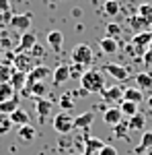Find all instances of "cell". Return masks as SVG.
Returning a JSON list of instances; mask_svg holds the SVG:
<instances>
[{
  "label": "cell",
  "mask_w": 152,
  "mask_h": 155,
  "mask_svg": "<svg viewBox=\"0 0 152 155\" xmlns=\"http://www.w3.org/2000/svg\"><path fill=\"white\" fill-rule=\"evenodd\" d=\"M74 91H70V93H66V95L60 97V107H62V112H68V110H72L74 107Z\"/></svg>",
  "instance_id": "cell-28"
},
{
  "label": "cell",
  "mask_w": 152,
  "mask_h": 155,
  "mask_svg": "<svg viewBox=\"0 0 152 155\" xmlns=\"http://www.w3.org/2000/svg\"><path fill=\"white\" fill-rule=\"evenodd\" d=\"M47 91V87L43 81H39V83H33V87H31V97H43Z\"/></svg>",
  "instance_id": "cell-33"
},
{
  "label": "cell",
  "mask_w": 152,
  "mask_h": 155,
  "mask_svg": "<svg viewBox=\"0 0 152 155\" xmlns=\"http://www.w3.org/2000/svg\"><path fill=\"white\" fill-rule=\"evenodd\" d=\"M54 85H62V83H66L68 79H70V66L68 64H60L58 68L54 71Z\"/></svg>",
  "instance_id": "cell-15"
},
{
  "label": "cell",
  "mask_w": 152,
  "mask_h": 155,
  "mask_svg": "<svg viewBox=\"0 0 152 155\" xmlns=\"http://www.w3.org/2000/svg\"><path fill=\"white\" fill-rule=\"evenodd\" d=\"M123 99L126 101H134V104L140 106L142 101H144V93H142L138 87H129V89H123Z\"/></svg>",
  "instance_id": "cell-19"
},
{
  "label": "cell",
  "mask_w": 152,
  "mask_h": 155,
  "mask_svg": "<svg viewBox=\"0 0 152 155\" xmlns=\"http://www.w3.org/2000/svg\"><path fill=\"white\" fill-rule=\"evenodd\" d=\"M12 64H14V71H21V72H31L35 66H39L37 64V58L31 52H17Z\"/></svg>",
  "instance_id": "cell-3"
},
{
  "label": "cell",
  "mask_w": 152,
  "mask_h": 155,
  "mask_svg": "<svg viewBox=\"0 0 152 155\" xmlns=\"http://www.w3.org/2000/svg\"><path fill=\"white\" fill-rule=\"evenodd\" d=\"M21 107V99L14 95L11 99H6V101H0V114H6V116H11L14 110H19Z\"/></svg>",
  "instance_id": "cell-17"
},
{
  "label": "cell",
  "mask_w": 152,
  "mask_h": 155,
  "mask_svg": "<svg viewBox=\"0 0 152 155\" xmlns=\"http://www.w3.org/2000/svg\"><path fill=\"white\" fill-rule=\"evenodd\" d=\"M19 139L23 141V143H33V139H35V130H33V126L31 124H25V126H19Z\"/></svg>",
  "instance_id": "cell-22"
},
{
  "label": "cell",
  "mask_w": 152,
  "mask_h": 155,
  "mask_svg": "<svg viewBox=\"0 0 152 155\" xmlns=\"http://www.w3.org/2000/svg\"><path fill=\"white\" fill-rule=\"evenodd\" d=\"M99 155H117V149H115V147H111V145H105V147L99 151Z\"/></svg>",
  "instance_id": "cell-36"
},
{
  "label": "cell",
  "mask_w": 152,
  "mask_h": 155,
  "mask_svg": "<svg viewBox=\"0 0 152 155\" xmlns=\"http://www.w3.org/2000/svg\"><path fill=\"white\" fill-rule=\"evenodd\" d=\"M148 50H152V41H150V46H148Z\"/></svg>",
  "instance_id": "cell-42"
},
{
  "label": "cell",
  "mask_w": 152,
  "mask_h": 155,
  "mask_svg": "<svg viewBox=\"0 0 152 155\" xmlns=\"http://www.w3.org/2000/svg\"><path fill=\"white\" fill-rule=\"evenodd\" d=\"M152 41V31H140V33H136V35L132 37V41H129L128 46V52L129 54H146L148 52V46H150Z\"/></svg>",
  "instance_id": "cell-2"
},
{
  "label": "cell",
  "mask_w": 152,
  "mask_h": 155,
  "mask_svg": "<svg viewBox=\"0 0 152 155\" xmlns=\"http://www.w3.org/2000/svg\"><path fill=\"white\" fill-rule=\"evenodd\" d=\"M12 122H11V116H6V114H0V137L2 134H6V132L11 130Z\"/></svg>",
  "instance_id": "cell-34"
},
{
  "label": "cell",
  "mask_w": 152,
  "mask_h": 155,
  "mask_svg": "<svg viewBox=\"0 0 152 155\" xmlns=\"http://www.w3.org/2000/svg\"><path fill=\"white\" fill-rule=\"evenodd\" d=\"M128 126H129V130L132 132H136V130H142L144 126H146V118H144V114H136V116H132L128 122Z\"/></svg>",
  "instance_id": "cell-24"
},
{
  "label": "cell",
  "mask_w": 152,
  "mask_h": 155,
  "mask_svg": "<svg viewBox=\"0 0 152 155\" xmlns=\"http://www.w3.org/2000/svg\"><path fill=\"white\" fill-rule=\"evenodd\" d=\"M101 97L105 104H115V101H121L123 99V89L117 87V85H111V87H105L101 91Z\"/></svg>",
  "instance_id": "cell-8"
},
{
  "label": "cell",
  "mask_w": 152,
  "mask_h": 155,
  "mask_svg": "<svg viewBox=\"0 0 152 155\" xmlns=\"http://www.w3.org/2000/svg\"><path fill=\"white\" fill-rule=\"evenodd\" d=\"M14 95H17V91L12 89L11 83H0V101H6V99H11Z\"/></svg>",
  "instance_id": "cell-29"
},
{
  "label": "cell",
  "mask_w": 152,
  "mask_h": 155,
  "mask_svg": "<svg viewBox=\"0 0 152 155\" xmlns=\"http://www.w3.org/2000/svg\"><path fill=\"white\" fill-rule=\"evenodd\" d=\"M54 130L60 134H68L70 130H74V118L70 112H60L54 116Z\"/></svg>",
  "instance_id": "cell-5"
},
{
  "label": "cell",
  "mask_w": 152,
  "mask_h": 155,
  "mask_svg": "<svg viewBox=\"0 0 152 155\" xmlns=\"http://www.w3.org/2000/svg\"><path fill=\"white\" fill-rule=\"evenodd\" d=\"M119 110H121V114H123V116L132 118V116H136V114H138V104L121 99V104H119Z\"/></svg>",
  "instance_id": "cell-25"
},
{
  "label": "cell",
  "mask_w": 152,
  "mask_h": 155,
  "mask_svg": "<svg viewBox=\"0 0 152 155\" xmlns=\"http://www.w3.org/2000/svg\"><path fill=\"white\" fill-rule=\"evenodd\" d=\"M138 17H142L144 21H148L152 27V4H148V2H144L140 8H138Z\"/></svg>",
  "instance_id": "cell-30"
},
{
  "label": "cell",
  "mask_w": 152,
  "mask_h": 155,
  "mask_svg": "<svg viewBox=\"0 0 152 155\" xmlns=\"http://www.w3.org/2000/svg\"><path fill=\"white\" fill-rule=\"evenodd\" d=\"M11 122L14 126H25V124H29L31 120H29V114L25 112L23 107H19V110H14L11 114Z\"/></svg>",
  "instance_id": "cell-21"
},
{
  "label": "cell",
  "mask_w": 152,
  "mask_h": 155,
  "mask_svg": "<svg viewBox=\"0 0 152 155\" xmlns=\"http://www.w3.org/2000/svg\"><path fill=\"white\" fill-rule=\"evenodd\" d=\"M103 147H105V143H103L101 139L86 137V139H84V153H82V155H95V153H99Z\"/></svg>",
  "instance_id": "cell-11"
},
{
  "label": "cell",
  "mask_w": 152,
  "mask_h": 155,
  "mask_svg": "<svg viewBox=\"0 0 152 155\" xmlns=\"http://www.w3.org/2000/svg\"><path fill=\"white\" fill-rule=\"evenodd\" d=\"M33 46H37V35L33 31H25V33H21L19 48H14V54H17V52H29Z\"/></svg>",
  "instance_id": "cell-9"
},
{
  "label": "cell",
  "mask_w": 152,
  "mask_h": 155,
  "mask_svg": "<svg viewBox=\"0 0 152 155\" xmlns=\"http://www.w3.org/2000/svg\"><path fill=\"white\" fill-rule=\"evenodd\" d=\"M148 107L152 110V95H148Z\"/></svg>",
  "instance_id": "cell-40"
},
{
  "label": "cell",
  "mask_w": 152,
  "mask_h": 155,
  "mask_svg": "<svg viewBox=\"0 0 152 155\" xmlns=\"http://www.w3.org/2000/svg\"><path fill=\"white\" fill-rule=\"evenodd\" d=\"M142 62H144V64H146L148 68H152V50H148V52H146V54L142 56Z\"/></svg>",
  "instance_id": "cell-37"
},
{
  "label": "cell",
  "mask_w": 152,
  "mask_h": 155,
  "mask_svg": "<svg viewBox=\"0 0 152 155\" xmlns=\"http://www.w3.org/2000/svg\"><path fill=\"white\" fill-rule=\"evenodd\" d=\"M103 71L107 72V74H111L113 79H117V81H128L129 79V68H126V66H121V64H113V62H107L105 66H103Z\"/></svg>",
  "instance_id": "cell-6"
},
{
  "label": "cell",
  "mask_w": 152,
  "mask_h": 155,
  "mask_svg": "<svg viewBox=\"0 0 152 155\" xmlns=\"http://www.w3.org/2000/svg\"><path fill=\"white\" fill-rule=\"evenodd\" d=\"M146 155H152V149H148V151H146Z\"/></svg>",
  "instance_id": "cell-41"
},
{
  "label": "cell",
  "mask_w": 152,
  "mask_h": 155,
  "mask_svg": "<svg viewBox=\"0 0 152 155\" xmlns=\"http://www.w3.org/2000/svg\"><path fill=\"white\" fill-rule=\"evenodd\" d=\"M47 44H49V48L60 52L62 50V44H64V33L62 31H49L47 33Z\"/></svg>",
  "instance_id": "cell-20"
},
{
  "label": "cell",
  "mask_w": 152,
  "mask_h": 155,
  "mask_svg": "<svg viewBox=\"0 0 152 155\" xmlns=\"http://www.w3.org/2000/svg\"><path fill=\"white\" fill-rule=\"evenodd\" d=\"M113 130H115L117 137H126V134H128V130H129V126H128V124H123V122H119Z\"/></svg>",
  "instance_id": "cell-35"
},
{
  "label": "cell",
  "mask_w": 152,
  "mask_h": 155,
  "mask_svg": "<svg viewBox=\"0 0 152 155\" xmlns=\"http://www.w3.org/2000/svg\"><path fill=\"white\" fill-rule=\"evenodd\" d=\"M105 31H107V37H113V39H119L121 33H123V27L117 23H107L105 25Z\"/></svg>",
  "instance_id": "cell-27"
},
{
  "label": "cell",
  "mask_w": 152,
  "mask_h": 155,
  "mask_svg": "<svg viewBox=\"0 0 152 155\" xmlns=\"http://www.w3.org/2000/svg\"><path fill=\"white\" fill-rule=\"evenodd\" d=\"M150 31H152V27H150Z\"/></svg>",
  "instance_id": "cell-44"
},
{
  "label": "cell",
  "mask_w": 152,
  "mask_h": 155,
  "mask_svg": "<svg viewBox=\"0 0 152 155\" xmlns=\"http://www.w3.org/2000/svg\"><path fill=\"white\" fill-rule=\"evenodd\" d=\"M121 116H123L121 110L115 107V106H111V107H107L105 112H103V122H105L107 126H113V128H115L117 124L121 122Z\"/></svg>",
  "instance_id": "cell-10"
},
{
  "label": "cell",
  "mask_w": 152,
  "mask_h": 155,
  "mask_svg": "<svg viewBox=\"0 0 152 155\" xmlns=\"http://www.w3.org/2000/svg\"><path fill=\"white\" fill-rule=\"evenodd\" d=\"M99 48L103 50L105 54H115L117 50H119V41L113 39V37H103V39H99Z\"/></svg>",
  "instance_id": "cell-18"
},
{
  "label": "cell",
  "mask_w": 152,
  "mask_h": 155,
  "mask_svg": "<svg viewBox=\"0 0 152 155\" xmlns=\"http://www.w3.org/2000/svg\"><path fill=\"white\" fill-rule=\"evenodd\" d=\"M33 23V15L31 12H23V15H12L11 19V27L12 29H19V31H29V27Z\"/></svg>",
  "instance_id": "cell-7"
},
{
  "label": "cell",
  "mask_w": 152,
  "mask_h": 155,
  "mask_svg": "<svg viewBox=\"0 0 152 155\" xmlns=\"http://www.w3.org/2000/svg\"><path fill=\"white\" fill-rule=\"evenodd\" d=\"M134 81H136V87L140 89V91H146V89H152V72L144 71V72H138L136 77H134Z\"/></svg>",
  "instance_id": "cell-13"
},
{
  "label": "cell",
  "mask_w": 152,
  "mask_h": 155,
  "mask_svg": "<svg viewBox=\"0 0 152 155\" xmlns=\"http://www.w3.org/2000/svg\"><path fill=\"white\" fill-rule=\"evenodd\" d=\"M119 11H121V4H119L117 0H105V4H103V12H105L107 17H115Z\"/></svg>",
  "instance_id": "cell-26"
},
{
  "label": "cell",
  "mask_w": 152,
  "mask_h": 155,
  "mask_svg": "<svg viewBox=\"0 0 152 155\" xmlns=\"http://www.w3.org/2000/svg\"><path fill=\"white\" fill-rule=\"evenodd\" d=\"M93 120H95V112H84V114H80V116L74 118V128H78V130H86V128H91Z\"/></svg>",
  "instance_id": "cell-12"
},
{
  "label": "cell",
  "mask_w": 152,
  "mask_h": 155,
  "mask_svg": "<svg viewBox=\"0 0 152 155\" xmlns=\"http://www.w3.org/2000/svg\"><path fill=\"white\" fill-rule=\"evenodd\" d=\"M148 149H152V130L144 132V134H142V139H140V145H138V147H134V151H136V153H146Z\"/></svg>",
  "instance_id": "cell-23"
},
{
  "label": "cell",
  "mask_w": 152,
  "mask_h": 155,
  "mask_svg": "<svg viewBox=\"0 0 152 155\" xmlns=\"http://www.w3.org/2000/svg\"><path fill=\"white\" fill-rule=\"evenodd\" d=\"M146 2H148V4H152V0H146Z\"/></svg>",
  "instance_id": "cell-43"
},
{
  "label": "cell",
  "mask_w": 152,
  "mask_h": 155,
  "mask_svg": "<svg viewBox=\"0 0 152 155\" xmlns=\"http://www.w3.org/2000/svg\"><path fill=\"white\" fill-rule=\"evenodd\" d=\"M0 54H2V52H0Z\"/></svg>",
  "instance_id": "cell-45"
},
{
  "label": "cell",
  "mask_w": 152,
  "mask_h": 155,
  "mask_svg": "<svg viewBox=\"0 0 152 155\" xmlns=\"http://www.w3.org/2000/svg\"><path fill=\"white\" fill-rule=\"evenodd\" d=\"M29 52H31V54H35V58H39V56H43V54H45V50L39 48V44H37V46H33V48L29 50Z\"/></svg>",
  "instance_id": "cell-38"
},
{
  "label": "cell",
  "mask_w": 152,
  "mask_h": 155,
  "mask_svg": "<svg viewBox=\"0 0 152 155\" xmlns=\"http://www.w3.org/2000/svg\"><path fill=\"white\" fill-rule=\"evenodd\" d=\"M35 107H37V114H39V118L45 120L49 116V112H51V99H43V97H35Z\"/></svg>",
  "instance_id": "cell-14"
},
{
  "label": "cell",
  "mask_w": 152,
  "mask_h": 155,
  "mask_svg": "<svg viewBox=\"0 0 152 155\" xmlns=\"http://www.w3.org/2000/svg\"><path fill=\"white\" fill-rule=\"evenodd\" d=\"M82 74H84V66H82V64H76V62H72V64H70V79L80 81Z\"/></svg>",
  "instance_id": "cell-32"
},
{
  "label": "cell",
  "mask_w": 152,
  "mask_h": 155,
  "mask_svg": "<svg viewBox=\"0 0 152 155\" xmlns=\"http://www.w3.org/2000/svg\"><path fill=\"white\" fill-rule=\"evenodd\" d=\"M14 72V66H8V64H0V83H8Z\"/></svg>",
  "instance_id": "cell-31"
},
{
  "label": "cell",
  "mask_w": 152,
  "mask_h": 155,
  "mask_svg": "<svg viewBox=\"0 0 152 155\" xmlns=\"http://www.w3.org/2000/svg\"><path fill=\"white\" fill-rule=\"evenodd\" d=\"M72 62H76V64H82V66H88V64H93V48L88 46V44H78V46H74L70 54Z\"/></svg>",
  "instance_id": "cell-4"
},
{
  "label": "cell",
  "mask_w": 152,
  "mask_h": 155,
  "mask_svg": "<svg viewBox=\"0 0 152 155\" xmlns=\"http://www.w3.org/2000/svg\"><path fill=\"white\" fill-rule=\"evenodd\" d=\"M11 11V2L8 0H0V12H6Z\"/></svg>",
  "instance_id": "cell-39"
},
{
  "label": "cell",
  "mask_w": 152,
  "mask_h": 155,
  "mask_svg": "<svg viewBox=\"0 0 152 155\" xmlns=\"http://www.w3.org/2000/svg\"><path fill=\"white\" fill-rule=\"evenodd\" d=\"M8 83L12 85V89H14V91H19V93H21V91L25 89V85H27V72L14 71V72H12V77H11V81H8Z\"/></svg>",
  "instance_id": "cell-16"
},
{
  "label": "cell",
  "mask_w": 152,
  "mask_h": 155,
  "mask_svg": "<svg viewBox=\"0 0 152 155\" xmlns=\"http://www.w3.org/2000/svg\"><path fill=\"white\" fill-rule=\"evenodd\" d=\"M80 89H84L86 93H101L105 89V77L103 72L97 71V68H88L84 71L80 79Z\"/></svg>",
  "instance_id": "cell-1"
}]
</instances>
